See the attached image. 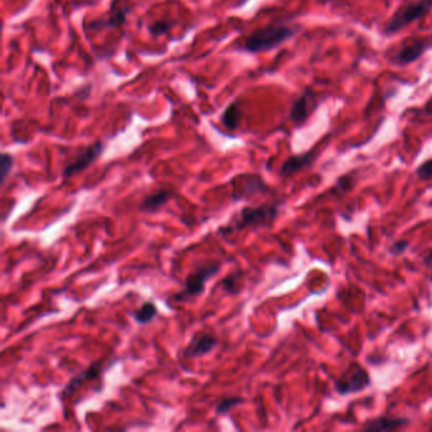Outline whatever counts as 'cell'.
<instances>
[{"mask_svg":"<svg viewBox=\"0 0 432 432\" xmlns=\"http://www.w3.org/2000/svg\"><path fill=\"white\" fill-rule=\"evenodd\" d=\"M243 403V397H236V396L235 397H224L223 400L218 402L216 406V413L217 414H227L232 408L240 406Z\"/></svg>","mask_w":432,"mask_h":432,"instance_id":"obj_19","label":"cell"},{"mask_svg":"<svg viewBox=\"0 0 432 432\" xmlns=\"http://www.w3.org/2000/svg\"><path fill=\"white\" fill-rule=\"evenodd\" d=\"M430 428H431L432 430V422H431V425H430Z\"/></svg>","mask_w":432,"mask_h":432,"instance_id":"obj_27","label":"cell"},{"mask_svg":"<svg viewBox=\"0 0 432 432\" xmlns=\"http://www.w3.org/2000/svg\"><path fill=\"white\" fill-rule=\"evenodd\" d=\"M156 316L157 307L155 303H151V302H144L141 307L132 313L133 320L137 322L138 325H147L154 321Z\"/></svg>","mask_w":432,"mask_h":432,"instance_id":"obj_17","label":"cell"},{"mask_svg":"<svg viewBox=\"0 0 432 432\" xmlns=\"http://www.w3.org/2000/svg\"><path fill=\"white\" fill-rule=\"evenodd\" d=\"M416 175L421 180H430L432 179V158H428L419 165L416 169Z\"/></svg>","mask_w":432,"mask_h":432,"instance_id":"obj_22","label":"cell"},{"mask_svg":"<svg viewBox=\"0 0 432 432\" xmlns=\"http://www.w3.org/2000/svg\"><path fill=\"white\" fill-rule=\"evenodd\" d=\"M104 150L105 144L103 141H97L90 146H88L86 150L83 151L72 163L66 165L61 173V177L64 180H69L80 174L81 171L86 170L93 163H95L99 157L103 155Z\"/></svg>","mask_w":432,"mask_h":432,"instance_id":"obj_9","label":"cell"},{"mask_svg":"<svg viewBox=\"0 0 432 432\" xmlns=\"http://www.w3.org/2000/svg\"><path fill=\"white\" fill-rule=\"evenodd\" d=\"M241 118H243L241 103H240L238 100H235V102H232V103L223 111L221 121H222V125L224 126L226 128L235 131V130L238 128V126H240Z\"/></svg>","mask_w":432,"mask_h":432,"instance_id":"obj_16","label":"cell"},{"mask_svg":"<svg viewBox=\"0 0 432 432\" xmlns=\"http://www.w3.org/2000/svg\"><path fill=\"white\" fill-rule=\"evenodd\" d=\"M282 204L283 202H274L243 207L226 226L220 227L217 234L222 238H229L243 229H269L279 216Z\"/></svg>","mask_w":432,"mask_h":432,"instance_id":"obj_1","label":"cell"},{"mask_svg":"<svg viewBox=\"0 0 432 432\" xmlns=\"http://www.w3.org/2000/svg\"><path fill=\"white\" fill-rule=\"evenodd\" d=\"M432 12V0H412L403 4L396 11L386 26L383 27L384 36H393L400 29L412 25L417 20H422Z\"/></svg>","mask_w":432,"mask_h":432,"instance_id":"obj_3","label":"cell"},{"mask_svg":"<svg viewBox=\"0 0 432 432\" xmlns=\"http://www.w3.org/2000/svg\"><path fill=\"white\" fill-rule=\"evenodd\" d=\"M299 31L301 26L298 25L285 22H273L268 26L262 27L249 34L243 39L238 50L249 53H269L295 37Z\"/></svg>","mask_w":432,"mask_h":432,"instance_id":"obj_2","label":"cell"},{"mask_svg":"<svg viewBox=\"0 0 432 432\" xmlns=\"http://www.w3.org/2000/svg\"><path fill=\"white\" fill-rule=\"evenodd\" d=\"M243 275V271H236L234 274H229L223 279L222 287L229 295H238L240 290V278Z\"/></svg>","mask_w":432,"mask_h":432,"instance_id":"obj_18","label":"cell"},{"mask_svg":"<svg viewBox=\"0 0 432 432\" xmlns=\"http://www.w3.org/2000/svg\"><path fill=\"white\" fill-rule=\"evenodd\" d=\"M221 270V262H213L201 265L194 271H191L184 283V288L175 295H171L169 301L175 303L190 302L203 293L207 283L215 278Z\"/></svg>","mask_w":432,"mask_h":432,"instance_id":"obj_4","label":"cell"},{"mask_svg":"<svg viewBox=\"0 0 432 432\" xmlns=\"http://www.w3.org/2000/svg\"><path fill=\"white\" fill-rule=\"evenodd\" d=\"M424 260H425L426 265H432V250L425 256Z\"/></svg>","mask_w":432,"mask_h":432,"instance_id":"obj_26","label":"cell"},{"mask_svg":"<svg viewBox=\"0 0 432 432\" xmlns=\"http://www.w3.org/2000/svg\"><path fill=\"white\" fill-rule=\"evenodd\" d=\"M170 28L171 23L169 20H156V22H154L152 25L149 26V32H150L151 36L157 37L160 34L169 32Z\"/></svg>","mask_w":432,"mask_h":432,"instance_id":"obj_21","label":"cell"},{"mask_svg":"<svg viewBox=\"0 0 432 432\" xmlns=\"http://www.w3.org/2000/svg\"><path fill=\"white\" fill-rule=\"evenodd\" d=\"M372 384L370 375L364 367L353 363L342 373L340 378L335 382V389L341 396L359 393Z\"/></svg>","mask_w":432,"mask_h":432,"instance_id":"obj_6","label":"cell"},{"mask_svg":"<svg viewBox=\"0 0 432 432\" xmlns=\"http://www.w3.org/2000/svg\"><path fill=\"white\" fill-rule=\"evenodd\" d=\"M173 196H174V193L171 190H155V191L150 193L149 196H144L142 203L140 204V207H138V210L144 212V213H155L169 203Z\"/></svg>","mask_w":432,"mask_h":432,"instance_id":"obj_15","label":"cell"},{"mask_svg":"<svg viewBox=\"0 0 432 432\" xmlns=\"http://www.w3.org/2000/svg\"><path fill=\"white\" fill-rule=\"evenodd\" d=\"M232 198L234 201H250L254 196L270 193V187L259 174L245 173L232 177Z\"/></svg>","mask_w":432,"mask_h":432,"instance_id":"obj_5","label":"cell"},{"mask_svg":"<svg viewBox=\"0 0 432 432\" xmlns=\"http://www.w3.org/2000/svg\"><path fill=\"white\" fill-rule=\"evenodd\" d=\"M132 7L130 3L114 0L112 4L111 12L105 18L93 20L90 23V29L94 32H100L104 29H117L123 26L127 20V17L131 13Z\"/></svg>","mask_w":432,"mask_h":432,"instance_id":"obj_10","label":"cell"},{"mask_svg":"<svg viewBox=\"0 0 432 432\" xmlns=\"http://www.w3.org/2000/svg\"><path fill=\"white\" fill-rule=\"evenodd\" d=\"M14 157L8 152H1L0 155V173H1V187L7 182L11 171L13 169Z\"/></svg>","mask_w":432,"mask_h":432,"instance_id":"obj_20","label":"cell"},{"mask_svg":"<svg viewBox=\"0 0 432 432\" xmlns=\"http://www.w3.org/2000/svg\"><path fill=\"white\" fill-rule=\"evenodd\" d=\"M422 114L432 118V95L430 98L427 99V102H426L425 105H424V108H422Z\"/></svg>","mask_w":432,"mask_h":432,"instance_id":"obj_25","label":"cell"},{"mask_svg":"<svg viewBox=\"0 0 432 432\" xmlns=\"http://www.w3.org/2000/svg\"><path fill=\"white\" fill-rule=\"evenodd\" d=\"M430 48L432 42L427 39H411L402 42L394 53L391 55V62L394 65L407 66L421 59Z\"/></svg>","mask_w":432,"mask_h":432,"instance_id":"obj_7","label":"cell"},{"mask_svg":"<svg viewBox=\"0 0 432 432\" xmlns=\"http://www.w3.org/2000/svg\"><path fill=\"white\" fill-rule=\"evenodd\" d=\"M353 185V179L350 175H345V177H340L336 188H339L341 193L342 191H347V190L351 189Z\"/></svg>","mask_w":432,"mask_h":432,"instance_id":"obj_24","label":"cell"},{"mask_svg":"<svg viewBox=\"0 0 432 432\" xmlns=\"http://www.w3.org/2000/svg\"><path fill=\"white\" fill-rule=\"evenodd\" d=\"M410 424H411V421L407 417L383 416V417H378V419L369 421L367 425L364 426V430L367 432L396 431V430H400L402 427L408 426Z\"/></svg>","mask_w":432,"mask_h":432,"instance_id":"obj_14","label":"cell"},{"mask_svg":"<svg viewBox=\"0 0 432 432\" xmlns=\"http://www.w3.org/2000/svg\"><path fill=\"white\" fill-rule=\"evenodd\" d=\"M103 372V361H95L90 364L89 367L84 369L81 373L75 375L74 378L69 380V383L66 384L65 388L61 392V398H67L72 394L76 392L80 386H83L86 382H92V380L99 379L100 374Z\"/></svg>","mask_w":432,"mask_h":432,"instance_id":"obj_13","label":"cell"},{"mask_svg":"<svg viewBox=\"0 0 432 432\" xmlns=\"http://www.w3.org/2000/svg\"><path fill=\"white\" fill-rule=\"evenodd\" d=\"M318 94L307 89L295 99L289 111V119L295 127H302L307 123L314 109L318 107Z\"/></svg>","mask_w":432,"mask_h":432,"instance_id":"obj_8","label":"cell"},{"mask_svg":"<svg viewBox=\"0 0 432 432\" xmlns=\"http://www.w3.org/2000/svg\"><path fill=\"white\" fill-rule=\"evenodd\" d=\"M218 345V339L213 334L196 332L189 344L183 349L185 359H198L210 353Z\"/></svg>","mask_w":432,"mask_h":432,"instance_id":"obj_11","label":"cell"},{"mask_svg":"<svg viewBox=\"0 0 432 432\" xmlns=\"http://www.w3.org/2000/svg\"><path fill=\"white\" fill-rule=\"evenodd\" d=\"M410 246V243L407 240H400V241H396L393 243L392 246L389 248V252L394 256L400 255L403 254Z\"/></svg>","mask_w":432,"mask_h":432,"instance_id":"obj_23","label":"cell"},{"mask_svg":"<svg viewBox=\"0 0 432 432\" xmlns=\"http://www.w3.org/2000/svg\"><path fill=\"white\" fill-rule=\"evenodd\" d=\"M317 156H318V154H317L316 150L307 151V152L301 154V155L289 156L283 163L282 168L279 170V175L283 179L293 177L295 174H298L299 171L304 170V169H307L309 166H312Z\"/></svg>","mask_w":432,"mask_h":432,"instance_id":"obj_12","label":"cell"}]
</instances>
